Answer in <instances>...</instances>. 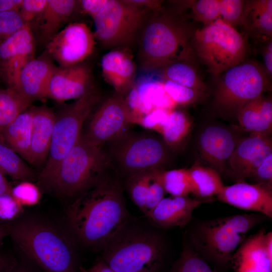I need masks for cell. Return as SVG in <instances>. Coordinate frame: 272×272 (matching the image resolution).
Masks as SVG:
<instances>
[{
    "label": "cell",
    "mask_w": 272,
    "mask_h": 272,
    "mask_svg": "<svg viewBox=\"0 0 272 272\" xmlns=\"http://www.w3.org/2000/svg\"><path fill=\"white\" fill-rule=\"evenodd\" d=\"M245 3L241 0H220L219 19L233 27L239 25Z\"/></svg>",
    "instance_id": "cell-41"
},
{
    "label": "cell",
    "mask_w": 272,
    "mask_h": 272,
    "mask_svg": "<svg viewBox=\"0 0 272 272\" xmlns=\"http://www.w3.org/2000/svg\"><path fill=\"white\" fill-rule=\"evenodd\" d=\"M11 194L23 207L34 206L41 198L38 187L30 181L20 182L12 188Z\"/></svg>",
    "instance_id": "cell-39"
},
{
    "label": "cell",
    "mask_w": 272,
    "mask_h": 272,
    "mask_svg": "<svg viewBox=\"0 0 272 272\" xmlns=\"http://www.w3.org/2000/svg\"><path fill=\"white\" fill-rule=\"evenodd\" d=\"M56 66L44 52L24 67L15 90L32 102L36 99L47 98L49 83Z\"/></svg>",
    "instance_id": "cell-22"
},
{
    "label": "cell",
    "mask_w": 272,
    "mask_h": 272,
    "mask_svg": "<svg viewBox=\"0 0 272 272\" xmlns=\"http://www.w3.org/2000/svg\"><path fill=\"white\" fill-rule=\"evenodd\" d=\"M102 248V260L115 272L157 271L165 245L156 231L129 219Z\"/></svg>",
    "instance_id": "cell-6"
},
{
    "label": "cell",
    "mask_w": 272,
    "mask_h": 272,
    "mask_svg": "<svg viewBox=\"0 0 272 272\" xmlns=\"http://www.w3.org/2000/svg\"><path fill=\"white\" fill-rule=\"evenodd\" d=\"M23 207L13 196L11 192L0 195V223H9L22 214Z\"/></svg>",
    "instance_id": "cell-42"
},
{
    "label": "cell",
    "mask_w": 272,
    "mask_h": 272,
    "mask_svg": "<svg viewBox=\"0 0 272 272\" xmlns=\"http://www.w3.org/2000/svg\"><path fill=\"white\" fill-rule=\"evenodd\" d=\"M69 223L78 239L92 248L103 247L130 219L120 177L112 169L66 209Z\"/></svg>",
    "instance_id": "cell-1"
},
{
    "label": "cell",
    "mask_w": 272,
    "mask_h": 272,
    "mask_svg": "<svg viewBox=\"0 0 272 272\" xmlns=\"http://www.w3.org/2000/svg\"><path fill=\"white\" fill-rule=\"evenodd\" d=\"M0 170L5 175L20 182H32L37 177L34 171L19 155L2 142H0Z\"/></svg>",
    "instance_id": "cell-32"
},
{
    "label": "cell",
    "mask_w": 272,
    "mask_h": 272,
    "mask_svg": "<svg viewBox=\"0 0 272 272\" xmlns=\"http://www.w3.org/2000/svg\"><path fill=\"white\" fill-rule=\"evenodd\" d=\"M23 0H0V13L18 11L21 7Z\"/></svg>",
    "instance_id": "cell-50"
},
{
    "label": "cell",
    "mask_w": 272,
    "mask_h": 272,
    "mask_svg": "<svg viewBox=\"0 0 272 272\" xmlns=\"http://www.w3.org/2000/svg\"><path fill=\"white\" fill-rule=\"evenodd\" d=\"M263 51V61L264 70L270 77L272 74V42L270 39Z\"/></svg>",
    "instance_id": "cell-48"
},
{
    "label": "cell",
    "mask_w": 272,
    "mask_h": 272,
    "mask_svg": "<svg viewBox=\"0 0 272 272\" xmlns=\"http://www.w3.org/2000/svg\"><path fill=\"white\" fill-rule=\"evenodd\" d=\"M9 223H0V243L6 236H9Z\"/></svg>",
    "instance_id": "cell-54"
},
{
    "label": "cell",
    "mask_w": 272,
    "mask_h": 272,
    "mask_svg": "<svg viewBox=\"0 0 272 272\" xmlns=\"http://www.w3.org/2000/svg\"><path fill=\"white\" fill-rule=\"evenodd\" d=\"M35 39L28 24L0 45V72L8 88L15 90L24 67L35 58Z\"/></svg>",
    "instance_id": "cell-14"
},
{
    "label": "cell",
    "mask_w": 272,
    "mask_h": 272,
    "mask_svg": "<svg viewBox=\"0 0 272 272\" xmlns=\"http://www.w3.org/2000/svg\"><path fill=\"white\" fill-rule=\"evenodd\" d=\"M152 171L140 172L127 178L125 187L134 204L143 212Z\"/></svg>",
    "instance_id": "cell-37"
},
{
    "label": "cell",
    "mask_w": 272,
    "mask_h": 272,
    "mask_svg": "<svg viewBox=\"0 0 272 272\" xmlns=\"http://www.w3.org/2000/svg\"><path fill=\"white\" fill-rule=\"evenodd\" d=\"M84 272H115L102 259L97 262L92 267L84 271Z\"/></svg>",
    "instance_id": "cell-51"
},
{
    "label": "cell",
    "mask_w": 272,
    "mask_h": 272,
    "mask_svg": "<svg viewBox=\"0 0 272 272\" xmlns=\"http://www.w3.org/2000/svg\"><path fill=\"white\" fill-rule=\"evenodd\" d=\"M171 111L164 109H155L140 118L137 123H139L146 128L159 132Z\"/></svg>",
    "instance_id": "cell-44"
},
{
    "label": "cell",
    "mask_w": 272,
    "mask_h": 272,
    "mask_svg": "<svg viewBox=\"0 0 272 272\" xmlns=\"http://www.w3.org/2000/svg\"><path fill=\"white\" fill-rule=\"evenodd\" d=\"M216 197L218 200L240 209L272 217V188L267 186L238 182L224 186Z\"/></svg>",
    "instance_id": "cell-18"
},
{
    "label": "cell",
    "mask_w": 272,
    "mask_h": 272,
    "mask_svg": "<svg viewBox=\"0 0 272 272\" xmlns=\"http://www.w3.org/2000/svg\"><path fill=\"white\" fill-rule=\"evenodd\" d=\"M163 82L166 92L177 105L191 103L202 93L170 80H164Z\"/></svg>",
    "instance_id": "cell-38"
},
{
    "label": "cell",
    "mask_w": 272,
    "mask_h": 272,
    "mask_svg": "<svg viewBox=\"0 0 272 272\" xmlns=\"http://www.w3.org/2000/svg\"><path fill=\"white\" fill-rule=\"evenodd\" d=\"M32 118L33 106H30L18 115L3 134L4 143L29 163Z\"/></svg>",
    "instance_id": "cell-28"
},
{
    "label": "cell",
    "mask_w": 272,
    "mask_h": 272,
    "mask_svg": "<svg viewBox=\"0 0 272 272\" xmlns=\"http://www.w3.org/2000/svg\"><path fill=\"white\" fill-rule=\"evenodd\" d=\"M265 233L261 229L239 246L231 260L236 272H272V249L265 245Z\"/></svg>",
    "instance_id": "cell-19"
},
{
    "label": "cell",
    "mask_w": 272,
    "mask_h": 272,
    "mask_svg": "<svg viewBox=\"0 0 272 272\" xmlns=\"http://www.w3.org/2000/svg\"><path fill=\"white\" fill-rule=\"evenodd\" d=\"M192 48L194 57L216 76L245 61L249 51L247 38L220 19L194 31Z\"/></svg>",
    "instance_id": "cell-7"
},
{
    "label": "cell",
    "mask_w": 272,
    "mask_h": 272,
    "mask_svg": "<svg viewBox=\"0 0 272 272\" xmlns=\"http://www.w3.org/2000/svg\"><path fill=\"white\" fill-rule=\"evenodd\" d=\"M169 272H218L184 238L179 256Z\"/></svg>",
    "instance_id": "cell-35"
},
{
    "label": "cell",
    "mask_w": 272,
    "mask_h": 272,
    "mask_svg": "<svg viewBox=\"0 0 272 272\" xmlns=\"http://www.w3.org/2000/svg\"><path fill=\"white\" fill-rule=\"evenodd\" d=\"M96 43L86 23H70L49 41L44 52L58 66L67 67L85 61L94 52Z\"/></svg>",
    "instance_id": "cell-12"
},
{
    "label": "cell",
    "mask_w": 272,
    "mask_h": 272,
    "mask_svg": "<svg viewBox=\"0 0 272 272\" xmlns=\"http://www.w3.org/2000/svg\"><path fill=\"white\" fill-rule=\"evenodd\" d=\"M219 76L213 103L224 115L236 116L245 104L263 96L271 88L264 67L252 60H245Z\"/></svg>",
    "instance_id": "cell-9"
},
{
    "label": "cell",
    "mask_w": 272,
    "mask_h": 272,
    "mask_svg": "<svg viewBox=\"0 0 272 272\" xmlns=\"http://www.w3.org/2000/svg\"><path fill=\"white\" fill-rule=\"evenodd\" d=\"M108 0L80 1V9L82 13L90 16L92 19L98 15L106 5Z\"/></svg>",
    "instance_id": "cell-47"
},
{
    "label": "cell",
    "mask_w": 272,
    "mask_h": 272,
    "mask_svg": "<svg viewBox=\"0 0 272 272\" xmlns=\"http://www.w3.org/2000/svg\"><path fill=\"white\" fill-rule=\"evenodd\" d=\"M266 218L252 213L197 221L190 226L185 238L213 266L226 270L247 233Z\"/></svg>",
    "instance_id": "cell-4"
},
{
    "label": "cell",
    "mask_w": 272,
    "mask_h": 272,
    "mask_svg": "<svg viewBox=\"0 0 272 272\" xmlns=\"http://www.w3.org/2000/svg\"><path fill=\"white\" fill-rule=\"evenodd\" d=\"M56 115L46 106H33L29 163L39 166L49 153Z\"/></svg>",
    "instance_id": "cell-25"
},
{
    "label": "cell",
    "mask_w": 272,
    "mask_h": 272,
    "mask_svg": "<svg viewBox=\"0 0 272 272\" xmlns=\"http://www.w3.org/2000/svg\"><path fill=\"white\" fill-rule=\"evenodd\" d=\"M253 184H260L272 188V153L269 154L249 178Z\"/></svg>",
    "instance_id": "cell-45"
},
{
    "label": "cell",
    "mask_w": 272,
    "mask_h": 272,
    "mask_svg": "<svg viewBox=\"0 0 272 272\" xmlns=\"http://www.w3.org/2000/svg\"><path fill=\"white\" fill-rule=\"evenodd\" d=\"M5 176L6 175L0 170V195L11 192L12 187Z\"/></svg>",
    "instance_id": "cell-53"
},
{
    "label": "cell",
    "mask_w": 272,
    "mask_h": 272,
    "mask_svg": "<svg viewBox=\"0 0 272 272\" xmlns=\"http://www.w3.org/2000/svg\"><path fill=\"white\" fill-rule=\"evenodd\" d=\"M191 122L187 115L180 110H171L162 126L160 133L164 142L170 146L180 143L188 134Z\"/></svg>",
    "instance_id": "cell-36"
},
{
    "label": "cell",
    "mask_w": 272,
    "mask_h": 272,
    "mask_svg": "<svg viewBox=\"0 0 272 272\" xmlns=\"http://www.w3.org/2000/svg\"><path fill=\"white\" fill-rule=\"evenodd\" d=\"M130 49L118 48L106 53L101 59L104 79L115 89L124 95L134 84L136 66Z\"/></svg>",
    "instance_id": "cell-23"
},
{
    "label": "cell",
    "mask_w": 272,
    "mask_h": 272,
    "mask_svg": "<svg viewBox=\"0 0 272 272\" xmlns=\"http://www.w3.org/2000/svg\"><path fill=\"white\" fill-rule=\"evenodd\" d=\"M239 25L247 34L259 38L271 39L272 1H245Z\"/></svg>",
    "instance_id": "cell-26"
},
{
    "label": "cell",
    "mask_w": 272,
    "mask_h": 272,
    "mask_svg": "<svg viewBox=\"0 0 272 272\" xmlns=\"http://www.w3.org/2000/svg\"><path fill=\"white\" fill-rule=\"evenodd\" d=\"M175 10L184 19L209 25L220 19V0L186 1L177 2Z\"/></svg>",
    "instance_id": "cell-31"
},
{
    "label": "cell",
    "mask_w": 272,
    "mask_h": 272,
    "mask_svg": "<svg viewBox=\"0 0 272 272\" xmlns=\"http://www.w3.org/2000/svg\"><path fill=\"white\" fill-rule=\"evenodd\" d=\"M201 203L187 196L164 197L147 218L157 228H183L189 224L193 212Z\"/></svg>",
    "instance_id": "cell-24"
},
{
    "label": "cell",
    "mask_w": 272,
    "mask_h": 272,
    "mask_svg": "<svg viewBox=\"0 0 272 272\" xmlns=\"http://www.w3.org/2000/svg\"><path fill=\"white\" fill-rule=\"evenodd\" d=\"M152 10L126 0H108L93 19L96 40L106 48L130 49L136 42Z\"/></svg>",
    "instance_id": "cell-11"
},
{
    "label": "cell",
    "mask_w": 272,
    "mask_h": 272,
    "mask_svg": "<svg viewBox=\"0 0 272 272\" xmlns=\"http://www.w3.org/2000/svg\"><path fill=\"white\" fill-rule=\"evenodd\" d=\"M15 261L10 256L0 253V272H6Z\"/></svg>",
    "instance_id": "cell-52"
},
{
    "label": "cell",
    "mask_w": 272,
    "mask_h": 272,
    "mask_svg": "<svg viewBox=\"0 0 272 272\" xmlns=\"http://www.w3.org/2000/svg\"><path fill=\"white\" fill-rule=\"evenodd\" d=\"M91 66L82 62L72 66H56L49 81L46 97L58 102L77 99L93 88Z\"/></svg>",
    "instance_id": "cell-16"
},
{
    "label": "cell",
    "mask_w": 272,
    "mask_h": 272,
    "mask_svg": "<svg viewBox=\"0 0 272 272\" xmlns=\"http://www.w3.org/2000/svg\"><path fill=\"white\" fill-rule=\"evenodd\" d=\"M162 69L164 80H170L201 93L207 89L196 71L189 62H174Z\"/></svg>",
    "instance_id": "cell-33"
},
{
    "label": "cell",
    "mask_w": 272,
    "mask_h": 272,
    "mask_svg": "<svg viewBox=\"0 0 272 272\" xmlns=\"http://www.w3.org/2000/svg\"><path fill=\"white\" fill-rule=\"evenodd\" d=\"M80 9V1L47 0L42 12L29 25L34 37L46 45Z\"/></svg>",
    "instance_id": "cell-20"
},
{
    "label": "cell",
    "mask_w": 272,
    "mask_h": 272,
    "mask_svg": "<svg viewBox=\"0 0 272 272\" xmlns=\"http://www.w3.org/2000/svg\"><path fill=\"white\" fill-rule=\"evenodd\" d=\"M14 243L45 272H75L76 250L74 241L61 229L37 218L9 223Z\"/></svg>",
    "instance_id": "cell-3"
},
{
    "label": "cell",
    "mask_w": 272,
    "mask_h": 272,
    "mask_svg": "<svg viewBox=\"0 0 272 272\" xmlns=\"http://www.w3.org/2000/svg\"><path fill=\"white\" fill-rule=\"evenodd\" d=\"M236 116L240 125L251 133L269 134L272 128V102L264 95L245 104Z\"/></svg>",
    "instance_id": "cell-27"
},
{
    "label": "cell",
    "mask_w": 272,
    "mask_h": 272,
    "mask_svg": "<svg viewBox=\"0 0 272 272\" xmlns=\"http://www.w3.org/2000/svg\"><path fill=\"white\" fill-rule=\"evenodd\" d=\"M6 272H30V271L19 265L16 261Z\"/></svg>",
    "instance_id": "cell-55"
},
{
    "label": "cell",
    "mask_w": 272,
    "mask_h": 272,
    "mask_svg": "<svg viewBox=\"0 0 272 272\" xmlns=\"http://www.w3.org/2000/svg\"><path fill=\"white\" fill-rule=\"evenodd\" d=\"M113 167L102 148L81 135L40 187L60 198H76L101 180Z\"/></svg>",
    "instance_id": "cell-5"
},
{
    "label": "cell",
    "mask_w": 272,
    "mask_h": 272,
    "mask_svg": "<svg viewBox=\"0 0 272 272\" xmlns=\"http://www.w3.org/2000/svg\"><path fill=\"white\" fill-rule=\"evenodd\" d=\"M270 153L271 139L267 134L251 133L237 144L228 161L236 182H244L250 178Z\"/></svg>",
    "instance_id": "cell-15"
},
{
    "label": "cell",
    "mask_w": 272,
    "mask_h": 272,
    "mask_svg": "<svg viewBox=\"0 0 272 272\" xmlns=\"http://www.w3.org/2000/svg\"><path fill=\"white\" fill-rule=\"evenodd\" d=\"M47 0H23L19 13L26 24L30 23L44 9Z\"/></svg>",
    "instance_id": "cell-46"
},
{
    "label": "cell",
    "mask_w": 272,
    "mask_h": 272,
    "mask_svg": "<svg viewBox=\"0 0 272 272\" xmlns=\"http://www.w3.org/2000/svg\"><path fill=\"white\" fill-rule=\"evenodd\" d=\"M153 171L148 185L145 208L143 212L146 217L150 212L165 197L166 193L162 185L154 177Z\"/></svg>",
    "instance_id": "cell-43"
},
{
    "label": "cell",
    "mask_w": 272,
    "mask_h": 272,
    "mask_svg": "<svg viewBox=\"0 0 272 272\" xmlns=\"http://www.w3.org/2000/svg\"><path fill=\"white\" fill-rule=\"evenodd\" d=\"M131 123V112L124 95L115 92L101 103L82 137L90 144L102 148L127 129Z\"/></svg>",
    "instance_id": "cell-13"
},
{
    "label": "cell",
    "mask_w": 272,
    "mask_h": 272,
    "mask_svg": "<svg viewBox=\"0 0 272 272\" xmlns=\"http://www.w3.org/2000/svg\"><path fill=\"white\" fill-rule=\"evenodd\" d=\"M236 145L231 131L218 125H211L204 129L198 140L201 156L220 174L225 171L226 164Z\"/></svg>",
    "instance_id": "cell-21"
},
{
    "label": "cell",
    "mask_w": 272,
    "mask_h": 272,
    "mask_svg": "<svg viewBox=\"0 0 272 272\" xmlns=\"http://www.w3.org/2000/svg\"><path fill=\"white\" fill-rule=\"evenodd\" d=\"M129 4L145 8L152 11L159 9L162 7V2L156 0H126Z\"/></svg>",
    "instance_id": "cell-49"
},
{
    "label": "cell",
    "mask_w": 272,
    "mask_h": 272,
    "mask_svg": "<svg viewBox=\"0 0 272 272\" xmlns=\"http://www.w3.org/2000/svg\"><path fill=\"white\" fill-rule=\"evenodd\" d=\"M102 149L119 177L125 178L140 172L163 169L161 166L167 157L165 146L158 137L128 129Z\"/></svg>",
    "instance_id": "cell-8"
},
{
    "label": "cell",
    "mask_w": 272,
    "mask_h": 272,
    "mask_svg": "<svg viewBox=\"0 0 272 272\" xmlns=\"http://www.w3.org/2000/svg\"><path fill=\"white\" fill-rule=\"evenodd\" d=\"M193 33L188 21L176 10L162 6L151 11L138 41L140 67L151 71L176 62H192Z\"/></svg>",
    "instance_id": "cell-2"
},
{
    "label": "cell",
    "mask_w": 272,
    "mask_h": 272,
    "mask_svg": "<svg viewBox=\"0 0 272 272\" xmlns=\"http://www.w3.org/2000/svg\"><path fill=\"white\" fill-rule=\"evenodd\" d=\"M153 174L165 192L172 196H187L191 193V187L187 169H157L153 170Z\"/></svg>",
    "instance_id": "cell-34"
},
{
    "label": "cell",
    "mask_w": 272,
    "mask_h": 272,
    "mask_svg": "<svg viewBox=\"0 0 272 272\" xmlns=\"http://www.w3.org/2000/svg\"><path fill=\"white\" fill-rule=\"evenodd\" d=\"M140 272H157V271H140Z\"/></svg>",
    "instance_id": "cell-56"
},
{
    "label": "cell",
    "mask_w": 272,
    "mask_h": 272,
    "mask_svg": "<svg viewBox=\"0 0 272 272\" xmlns=\"http://www.w3.org/2000/svg\"><path fill=\"white\" fill-rule=\"evenodd\" d=\"M125 98L132 123L155 109L174 110L177 104L166 92L163 81L144 78L134 83Z\"/></svg>",
    "instance_id": "cell-17"
},
{
    "label": "cell",
    "mask_w": 272,
    "mask_h": 272,
    "mask_svg": "<svg viewBox=\"0 0 272 272\" xmlns=\"http://www.w3.org/2000/svg\"><path fill=\"white\" fill-rule=\"evenodd\" d=\"M193 194L196 199L208 200L217 196L225 186L220 174L215 169L198 163L187 169Z\"/></svg>",
    "instance_id": "cell-29"
},
{
    "label": "cell",
    "mask_w": 272,
    "mask_h": 272,
    "mask_svg": "<svg viewBox=\"0 0 272 272\" xmlns=\"http://www.w3.org/2000/svg\"><path fill=\"white\" fill-rule=\"evenodd\" d=\"M101 99L95 87L81 97L64 106L56 115L48 156L37 177L38 185L45 181L60 161L77 144L86 120Z\"/></svg>",
    "instance_id": "cell-10"
},
{
    "label": "cell",
    "mask_w": 272,
    "mask_h": 272,
    "mask_svg": "<svg viewBox=\"0 0 272 272\" xmlns=\"http://www.w3.org/2000/svg\"><path fill=\"white\" fill-rule=\"evenodd\" d=\"M32 103L10 88H0V142L4 143L3 134L8 126Z\"/></svg>",
    "instance_id": "cell-30"
},
{
    "label": "cell",
    "mask_w": 272,
    "mask_h": 272,
    "mask_svg": "<svg viewBox=\"0 0 272 272\" xmlns=\"http://www.w3.org/2000/svg\"><path fill=\"white\" fill-rule=\"evenodd\" d=\"M26 24L18 11L0 13V45Z\"/></svg>",
    "instance_id": "cell-40"
}]
</instances>
